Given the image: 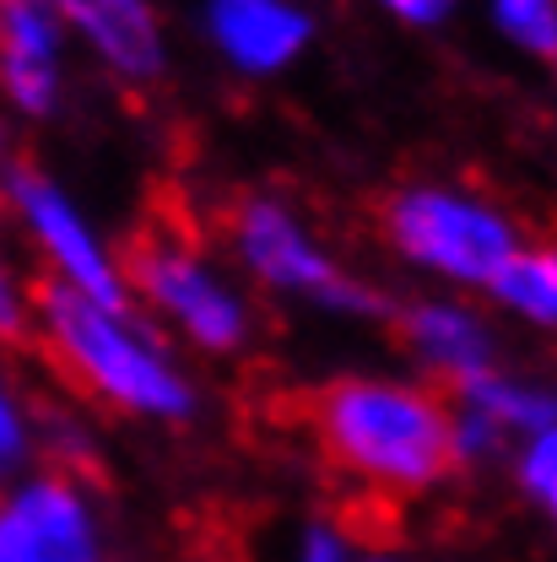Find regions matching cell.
Returning <instances> with one entry per match:
<instances>
[{
	"label": "cell",
	"instance_id": "1",
	"mask_svg": "<svg viewBox=\"0 0 557 562\" xmlns=\"http://www.w3.org/2000/svg\"><path fill=\"white\" fill-rule=\"evenodd\" d=\"M33 347L76 395L146 427H190L207 412L196 368L131 303H92L66 286H33Z\"/></svg>",
	"mask_w": 557,
	"mask_h": 562
},
{
	"label": "cell",
	"instance_id": "8",
	"mask_svg": "<svg viewBox=\"0 0 557 562\" xmlns=\"http://www.w3.org/2000/svg\"><path fill=\"white\" fill-rule=\"evenodd\" d=\"M390 330L406 351L412 373L422 384L455 395L466 384H477L498 362H509L503 330L488 314L482 297H460V292H412L401 303H390Z\"/></svg>",
	"mask_w": 557,
	"mask_h": 562
},
{
	"label": "cell",
	"instance_id": "18",
	"mask_svg": "<svg viewBox=\"0 0 557 562\" xmlns=\"http://www.w3.org/2000/svg\"><path fill=\"white\" fill-rule=\"evenodd\" d=\"M33 336V286L0 244V347H27Z\"/></svg>",
	"mask_w": 557,
	"mask_h": 562
},
{
	"label": "cell",
	"instance_id": "5",
	"mask_svg": "<svg viewBox=\"0 0 557 562\" xmlns=\"http://www.w3.org/2000/svg\"><path fill=\"white\" fill-rule=\"evenodd\" d=\"M379 238L433 292L482 297L531 233L488 190L455 179H406L379 201Z\"/></svg>",
	"mask_w": 557,
	"mask_h": 562
},
{
	"label": "cell",
	"instance_id": "16",
	"mask_svg": "<svg viewBox=\"0 0 557 562\" xmlns=\"http://www.w3.org/2000/svg\"><path fill=\"white\" fill-rule=\"evenodd\" d=\"M503 476H509L514 497H520L531 514L553 519L557 514V427L520 438V443L509 449V460H503Z\"/></svg>",
	"mask_w": 557,
	"mask_h": 562
},
{
	"label": "cell",
	"instance_id": "14",
	"mask_svg": "<svg viewBox=\"0 0 557 562\" xmlns=\"http://www.w3.org/2000/svg\"><path fill=\"white\" fill-rule=\"evenodd\" d=\"M44 432H49V422L38 417L27 390L0 368V487H11L33 465H44V454H49Z\"/></svg>",
	"mask_w": 557,
	"mask_h": 562
},
{
	"label": "cell",
	"instance_id": "2",
	"mask_svg": "<svg viewBox=\"0 0 557 562\" xmlns=\"http://www.w3.org/2000/svg\"><path fill=\"white\" fill-rule=\"evenodd\" d=\"M309 432L336 476L374 497L417 503L455 482L449 395L417 373L352 368L309 395Z\"/></svg>",
	"mask_w": 557,
	"mask_h": 562
},
{
	"label": "cell",
	"instance_id": "4",
	"mask_svg": "<svg viewBox=\"0 0 557 562\" xmlns=\"http://www.w3.org/2000/svg\"><path fill=\"white\" fill-rule=\"evenodd\" d=\"M120 260L131 308L179 357L238 362L260 347V297L190 233L146 227L131 249H120Z\"/></svg>",
	"mask_w": 557,
	"mask_h": 562
},
{
	"label": "cell",
	"instance_id": "10",
	"mask_svg": "<svg viewBox=\"0 0 557 562\" xmlns=\"http://www.w3.org/2000/svg\"><path fill=\"white\" fill-rule=\"evenodd\" d=\"M201 38L227 76L277 81L314 49L320 22L303 0H201Z\"/></svg>",
	"mask_w": 557,
	"mask_h": 562
},
{
	"label": "cell",
	"instance_id": "13",
	"mask_svg": "<svg viewBox=\"0 0 557 562\" xmlns=\"http://www.w3.org/2000/svg\"><path fill=\"white\" fill-rule=\"evenodd\" d=\"M492 319H514L531 336H553L557 330V249L547 238H525L503 271L482 292Z\"/></svg>",
	"mask_w": 557,
	"mask_h": 562
},
{
	"label": "cell",
	"instance_id": "17",
	"mask_svg": "<svg viewBox=\"0 0 557 562\" xmlns=\"http://www.w3.org/2000/svg\"><path fill=\"white\" fill-rule=\"evenodd\" d=\"M357 552H363V536L352 530L347 519H336V514H309V519L287 536L281 562H357Z\"/></svg>",
	"mask_w": 557,
	"mask_h": 562
},
{
	"label": "cell",
	"instance_id": "3",
	"mask_svg": "<svg viewBox=\"0 0 557 562\" xmlns=\"http://www.w3.org/2000/svg\"><path fill=\"white\" fill-rule=\"evenodd\" d=\"M222 260L255 297H277L287 308L342 325L390 319V297L379 292V281L363 277L314 227V216L281 190H244L222 211Z\"/></svg>",
	"mask_w": 557,
	"mask_h": 562
},
{
	"label": "cell",
	"instance_id": "6",
	"mask_svg": "<svg viewBox=\"0 0 557 562\" xmlns=\"http://www.w3.org/2000/svg\"><path fill=\"white\" fill-rule=\"evenodd\" d=\"M0 211L11 216L22 249L38 260L44 286H66L92 303H131L125 260L114 238L87 216V206L49 168H38L33 157H16L11 146H0Z\"/></svg>",
	"mask_w": 557,
	"mask_h": 562
},
{
	"label": "cell",
	"instance_id": "9",
	"mask_svg": "<svg viewBox=\"0 0 557 562\" xmlns=\"http://www.w3.org/2000/svg\"><path fill=\"white\" fill-rule=\"evenodd\" d=\"M557 427V395L553 379L525 373L514 362H498L477 384L449 395V454L455 476L471 471H503L509 449L531 432Z\"/></svg>",
	"mask_w": 557,
	"mask_h": 562
},
{
	"label": "cell",
	"instance_id": "11",
	"mask_svg": "<svg viewBox=\"0 0 557 562\" xmlns=\"http://www.w3.org/2000/svg\"><path fill=\"white\" fill-rule=\"evenodd\" d=\"M70 55L49 0H0V103L11 120L49 125L66 114Z\"/></svg>",
	"mask_w": 557,
	"mask_h": 562
},
{
	"label": "cell",
	"instance_id": "20",
	"mask_svg": "<svg viewBox=\"0 0 557 562\" xmlns=\"http://www.w3.org/2000/svg\"><path fill=\"white\" fill-rule=\"evenodd\" d=\"M357 562H417V558H406V552H390V547H363V552H357Z\"/></svg>",
	"mask_w": 557,
	"mask_h": 562
},
{
	"label": "cell",
	"instance_id": "12",
	"mask_svg": "<svg viewBox=\"0 0 557 562\" xmlns=\"http://www.w3.org/2000/svg\"><path fill=\"white\" fill-rule=\"evenodd\" d=\"M70 49L120 87H152L168 76V22L157 0H49Z\"/></svg>",
	"mask_w": 557,
	"mask_h": 562
},
{
	"label": "cell",
	"instance_id": "19",
	"mask_svg": "<svg viewBox=\"0 0 557 562\" xmlns=\"http://www.w3.org/2000/svg\"><path fill=\"white\" fill-rule=\"evenodd\" d=\"M368 5L379 16H390L396 27H412V33H438L466 11V0H368Z\"/></svg>",
	"mask_w": 557,
	"mask_h": 562
},
{
	"label": "cell",
	"instance_id": "15",
	"mask_svg": "<svg viewBox=\"0 0 557 562\" xmlns=\"http://www.w3.org/2000/svg\"><path fill=\"white\" fill-rule=\"evenodd\" d=\"M488 27L525 60L553 66L557 60V0H482Z\"/></svg>",
	"mask_w": 557,
	"mask_h": 562
},
{
	"label": "cell",
	"instance_id": "7",
	"mask_svg": "<svg viewBox=\"0 0 557 562\" xmlns=\"http://www.w3.org/2000/svg\"><path fill=\"white\" fill-rule=\"evenodd\" d=\"M0 562H114L92 482L70 465H33L0 487Z\"/></svg>",
	"mask_w": 557,
	"mask_h": 562
}]
</instances>
